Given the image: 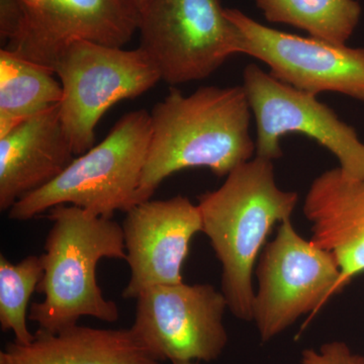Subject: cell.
<instances>
[{
	"label": "cell",
	"instance_id": "19",
	"mask_svg": "<svg viewBox=\"0 0 364 364\" xmlns=\"http://www.w3.org/2000/svg\"><path fill=\"white\" fill-rule=\"evenodd\" d=\"M299 364H364V356L354 353L342 341L328 342L318 350L306 349Z\"/></svg>",
	"mask_w": 364,
	"mask_h": 364
},
{
	"label": "cell",
	"instance_id": "3",
	"mask_svg": "<svg viewBox=\"0 0 364 364\" xmlns=\"http://www.w3.org/2000/svg\"><path fill=\"white\" fill-rule=\"evenodd\" d=\"M48 219L52 226L41 255L44 273L37 289L44 299L31 305L28 320L38 330L52 333L77 325L83 317L117 322L119 306L102 294L97 267L104 258L126 260L122 225L71 205L51 208Z\"/></svg>",
	"mask_w": 364,
	"mask_h": 364
},
{
	"label": "cell",
	"instance_id": "5",
	"mask_svg": "<svg viewBox=\"0 0 364 364\" xmlns=\"http://www.w3.org/2000/svg\"><path fill=\"white\" fill-rule=\"evenodd\" d=\"M54 72L63 90L60 121L78 156L93 147L98 122L112 105L138 97L162 80L140 47L124 50L86 41L69 45Z\"/></svg>",
	"mask_w": 364,
	"mask_h": 364
},
{
	"label": "cell",
	"instance_id": "12",
	"mask_svg": "<svg viewBox=\"0 0 364 364\" xmlns=\"http://www.w3.org/2000/svg\"><path fill=\"white\" fill-rule=\"evenodd\" d=\"M122 228L131 272L124 299H136L151 287L183 282L181 272L189 244L203 232L198 205L182 196L149 200L131 208Z\"/></svg>",
	"mask_w": 364,
	"mask_h": 364
},
{
	"label": "cell",
	"instance_id": "10",
	"mask_svg": "<svg viewBox=\"0 0 364 364\" xmlns=\"http://www.w3.org/2000/svg\"><path fill=\"white\" fill-rule=\"evenodd\" d=\"M226 13L240 31L239 54L267 64L277 80L311 95L336 92L364 102L363 48L282 32L239 9Z\"/></svg>",
	"mask_w": 364,
	"mask_h": 364
},
{
	"label": "cell",
	"instance_id": "6",
	"mask_svg": "<svg viewBox=\"0 0 364 364\" xmlns=\"http://www.w3.org/2000/svg\"><path fill=\"white\" fill-rule=\"evenodd\" d=\"M138 32L141 49L170 85L208 77L240 49V31L220 0H151Z\"/></svg>",
	"mask_w": 364,
	"mask_h": 364
},
{
	"label": "cell",
	"instance_id": "9",
	"mask_svg": "<svg viewBox=\"0 0 364 364\" xmlns=\"http://www.w3.org/2000/svg\"><path fill=\"white\" fill-rule=\"evenodd\" d=\"M136 299L132 331L160 361H213L228 343L222 291L212 284L154 286Z\"/></svg>",
	"mask_w": 364,
	"mask_h": 364
},
{
	"label": "cell",
	"instance_id": "1",
	"mask_svg": "<svg viewBox=\"0 0 364 364\" xmlns=\"http://www.w3.org/2000/svg\"><path fill=\"white\" fill-rule=\"evenodd\" d=\"M150 116V145L136 205L151 200L176 172L207 167L224 177L256 152L243 86H203L189 95L171 88Z\"/></svg>",
	"mask_w": 364,
	"mask_h": 364
},
{
	"label": "cell",
	"instance_id": "4",
	"mask_svg": "<svg viewBox=\"0 0 364 364\" xmlns=\"http://www.w3.org/2000/svg\"><path fill=\"white\" fill-rule=\"evenodd\" d=\"M151 139V116L130 112L98 145L79 155L54 181L18 200L9 210L14 221H30L60 205L112 219L136 205V193Z\"/></svg>",
	"mask_w": 364,
	"mask_h": 364
},
{
	"label": "cell",
	"instance_id": "18",
	"mask_svg": "<svg viewBox=\"0 0 364 364\" xmlns=\"http://www.w3.org/2000/svg\"><path fill=\"white\" fill-rule=\"evenodd\" d=\"M43 273L41 256L30 255L14 264L0 255V327L4 332H13L18 343H30L35 338L28 328V309Z\"/></svg>",
	"mask_w": 364,
	"mask_h": 364
},
{
	"label": "cell",
	"instance_id": "7",
	"mask_svg": "<svg viewBox=\"0 0 364 364\" xmlns=\"http://www.w3.org/2000/svg\"><path fill=\"white\" fill-rule=\"evenodd\" d=\"M256 275L252 321L265 343L320 311L335 294L340 267L331 252L304 239L287 219L265 246Z\"/></svg>",
	"mask_w": 364,
	"mask_h": 364
},
{
	"label": "cell",
	"instance_id": "21",
	"mask_svg": "<svg viewBox=\"0 0 364 364\" xmlns=\"http://www.w3.org/2000/svg\"><path fill=\"white\" fill-rule=\"evenodd\" d=\"M172 364H198V363H195V361H172Z\"/></svg>",
	"mask_w": 364,
	"mask_h": 364
},
{
	"label": "cell",
	"instance_id": "22",
	"mask_svg": "<svg viewBox=\"0 0 364 364\" xmlns=\"http://www.w3.org/2000/svg\"><path fill=\"white\" fill-rule=\"evenodd\" d=\"M21 1L28 2V1H31V0H21Z\"/></svg>",
	"mask_w": 364,
	"mask_h": 364
},
{
	"label": "cell",
	"instance_id": "11",
	"mask_svg": "<svg viewBox=\"0 0 364 364\" xmlns=\"http://www.w3.org/2000/svg\"><path fill=\"white\" fill-rule=\"evenodd\" d=\"M139 20L130 0L21 1L20 23L2 48L54 71L61 53L76 41L123 48L138 32Z\"/></svg>",
	"mask_w": 364,
	"mask_h": 364
},
{
	"label": "cell",
	"instance_id": "8",
	"mask_svg": "<svg viewBox=\"0 0 364 364\" xmlns=\"http://www.w3.org/2000/svg\"><path fill=\"white\" fill-rule=\"evenodd\" d=\"M243 88L256 123V156L279 159L287 134H303L330 151L339 169L351 179H364V143L331 107L286 85L256 64L246 66Z\"/></svg>",
	"mask_w": 364,
	"mask_h": 364
},
{
	"label": "cell",
	"instance_id": "15",
	"mask_svg": "<svg viewBox=\"0 0 364 364\" xmlns=\"http://www.w3.org/2000/svg\"><path fill=\"white\" fill-rule=\"evenodd\" d=\"M0 364H162L130 329L74 325L52 333L37 330L26 344L0 351Z\"/></svg>",
	"mask_w": 364,
	"mask_h": 364
},
{
	"label": "cell",
	"instance_id": "13",
	"mask_svg": "<svg viewBox=\"0 0 364 364\" xmlns=\"http://www.w3.org/2000/svg\"><path fill=\"white\" fill-rule=\"evenodd\" d=\"M311 240L336 258L335 294L364 273V179L348 178L339 167L314 179L303 207Z\"/></svg>",
	"mask_w": 364,
	"mask_h": 364
},
{
	"label": "cell",
	"instance_id": "20",
	"mask_svg": "<svg viewBox=\"0 0 364 364\" xmlns=\"http://www.w3.org/2000/svg\"><path fill=\"white\" fill-rule=\"evenodd\" d=\"M130 1L133 4V6L138 9L139 13H141V11L147 6V4H149L151 0H130Z\"/></svg>",
	"mask_w": 364,
	"mask_h": 364
},
{
	"label": "cell",
	"instance_id": "2",
	"mask_svg": "<svg viewBox=\"0 0 364 364\" xmlns=\"http://www.w3.org/2000/svg\"><path fill=\"white\" fill-rule=\"evenodd\" d=\"M203 232L221 263V291L235 317L252 321V275L258 254L277 223L291 219L299 202L282 191L272 160L256 156L227 176L221 188L198 198Z\"/></svg>",
	"mask_w": 364,
	"mask_h": 364
},
{
	"label": "cell",
	"instance_id": "17",
	"mask_svg": "<svg viewBox=\"0 0 364 364\" xmlns=\"http://www.w3.org/2000/svg\"><path fill=\"white\" fill-rule=\"evenodd\" d=\"M270 23L306 31L310 37L346 45L358 26L361 6L356 0H254Z\"/></svg>",
	"mask_w": 364,
	"mask_h": 364
},
{
	"label": "cell",
	"instance_id": "16",
	"mask_svg": "<svg viewBox=\"0 0 364 364\" xmlns=\"http://www.w3.org/2000/svg\"><path fill=\"white\" fill-rule=\"evenodd\" d=\"M52 69L0 50V136L61 102L63 90Z\"/></svg>",
	"mask_w": 364,
	"mask_h": 364
},
{
	"label": "cell",
	"instance_id": "14",
	"mask_svg": "<svg viewBox=\"0 0 364 364\" xmlns=\"http://www.w3.org/2000/svg\"><path fill=\"white\" fill-rule=\"evenodd\" d=\"M59 105L0 136V210L54 181L74 160Z\"/></svg>",
	"mask_w": 364,
	"mask_h": 364
}]
</instances>
